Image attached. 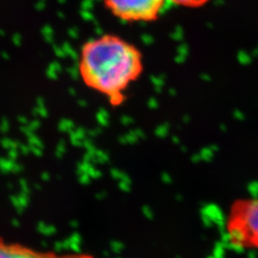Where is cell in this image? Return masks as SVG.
I'll use <instances>...</instances> for the list:
<instances>
[{"instance_id":"277c9868","label":"cell","mask_w":258,"mask_h":258,"mask_svg":"<svg viewBox=\"0 0 258 258\" xmlns=\"http://www.w3.org/2000/svg\"><path fill=\"white\" fill-rule=\"evenodd\" d=\"M0 258H95V256L84 252L60 253L38 250L24 244L0 238Z\"/></svg>"},{"instance_id":"6da1fadb","label":"cell","mask_w":258,"mask_h":258,"mask_svg":"<svg viewBox=\"0 0 258 258\" xmlns=\"http://www.w3.org/2000/svg\"><path fill=\"white\" fill-rule=\"evenodd\" d=\"M144 69V56L138 47L115 34L88 39L78 58V72L83 84L113 107L125 102L127 90Z\"/></svg>"},{"instance_id":"7a4b0ae2","label":"cell","mask_w":258,"mask_h":258,"mask_svg":"<svg viewBox=\"0 0 258 258\" xmlns=\"http://www.w3.org/2000/svg\"><path fill=\"white\" fill-rule=\"evenodd\" d=\"M227 230L234 246L258 249V199H244L233 204Z\"/></svg>"},{"instance_id":"3957f363","label":"cell","mask_w":258,"mask_h":258,"mask_svg":"<svg viewBox=\"0 0 258 258\" xmlns=\"http://www.w3.org/2000/svg\"><path fill=\"white\" fill-rule=\"evenodd\" d=\"M166 0H103L111 15L126 23H150L159 19Z\"/></svg>"},{"instance_id":"5b68a950","label":"cell","mask_w":258,"mask_h":258,"mask_svg":"<svg viewBox=\"0 0 258 258\" xmlns=\"http://www.w3.org/2000/svg\"><path fill=\"white\" fill-rule=\"evenodd\" d=\"M178 6L186 8H198L208 3L210 0H168Z\"/></svg>"}]
</instances>
